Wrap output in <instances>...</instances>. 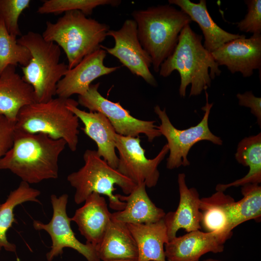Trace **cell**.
Instances as JSON below:
<instances>
[{
  "label": "cell",
  "mask_w": 261,
  "mask_h": 261,
  "mask_svg": "<svg viewBox=\"0 0 261 261\" xmlns=\"http://www.w3.org/2000/svg\"><path fill=\"white\" fill-rule=\"evenodd\" d=\"M84 165L67 176V181L75 189L74 200L80 204L95 192L108 197L109 206L116 211L122 210L126 203L119 200L114 186H118L126 194H129L137 185L111 167L101 158L97 150L87 149L84 153Z\"/></svg>",
  "instance_id": "7"
},
{
  "label": "cell",
  "mask_w": 261,
  "mask_h": 261,
  "mask_svg": "<svg viewBox=\"0 0 261 261\" xmlns=\"http://www.w3.org/2000/svg\"><path fill=\"white\" fill-rule=\"evenodd\" d=\"M17 42L31 55L29 64L22 67V78L33 88L36 102L50 100L56 95L58 82L69 69L67 64L60 62V47L33 31L21 36Z\"/></svg>",
  "instance_id": "6"
},
{
  "label": "cell",
  "mask_w": 261,
  "mask_h": 261,
  "mask_svg": "<svg viewBox=\"0 0 261 261\" xmlns=\"http://www.w3.org/2000/svg\"><path fill=\"white\" fill-rule=\"evenodd\" d=\"M30 3L29 0H0V19L9 33L15 38L21 35L18 24L19 16Z\"/></svg>",
  "instance_id": "30"
},
{
  "label": "cell",
  "mask_w": 261,
  "mask_h": 261,
  "mask_svg": "<svg viewBox=\"0 0 261 261\" xmlns=\"http://www.w3.org/2000/svg\"><path fill=\"white\" fill-rule=\"evenodd\" d=\"M99 86V83L91 84L85 94L78 96V103L89 111L104 115L119 135L138 137L144 134L149 142L161 135L155 124V121L143 120L133 117L119 102H114L103 97L98 91Z\"/></svg>",
  "instance_id": "9"
},
{
  "label": "cell",
  "mask_w": 261,
  "mask_h": 261,
  "mask_svg": "<svg viewBox=\"0 0 261 261\" xmlns=\"http://www.w3.org/2000/svg\"><path fill=\"white\" fill-rule=\"evenodd\" d=\"M106 53L104 50L100 48L84 57L73 68L68 69L57 85L56 95L58 97L68 99L73 94L83 95L94 80L119 68V66L104 65Z\"/></svg>",
  "instance_id": "15"
},
{
  "label": "cell",
  "mask_w": 261,
  "mask_h": 261,
  "mask_svg": "<svg viewBox=\"0 0 261 261\" xmlns=\"http://www.w3.org/2000/svg\"><path fill=\"white\" fill-rule=\"evenodd\" d=\"M40 191L21 181L19 186L12 191L4 203L0 206V252L5 250L16 252V246L10 243L7 238V232L15 221L14 210L17 205L26 202L40 203L37 199Z\"/></svg>",
  "instance_id": "26"
},
{
  "label": "cell",
  "mask_w": 261,
  "mask_h": 261,
  "mask_svg": "<svg viewBox=\"0 0 261 261\" xmlns=\"http://www.w3.org/2000/svg\"><path fill=\"white\" fill-rule=\"evenodd\" d=\"M138 249V261H166L164 246L169 242L163 218L148 224H126Z\"/></svg>",
  "instance_id": "22"
},
{
  "label": "cell",
  "mask_w": 261,
  "mask_h": 261,
  "mask_svg": "<svg viewBox=\"0 0 261 261\" xmlns=\"http://www.w3.org/2000/svg\"><path fill=\"white\" fill-rule=\"evenodd\" d=\"M203 261H223L219 260L214 259H212V258H209V259H207L206 260H203Z\"/></svg>",
  "instance_id": "35"
},
{
  "label": "cell",
  "mask_w": 261,
  "mask_h": 261,
  "mask_svg": "<svg viewBox=\"0 0 261 261\" xmlns=\"http://www.w3.org/2000/svg\"><path fill=\"white\" fill-rule=\"evenodd\" d=\"M145 188L143 183L137 185L127 196L116 194L126 206L122 210L112 213V218L125 224H148L162 219L165 212L152 202Z\"/></svg>",
  "instance_id": "21"
},
{
  "label": "cell",
  "mask_w": 261,
  "mask_h": 261,
  "mask_svg": "<svg viewBox=\"0 0 261 261\" xmlns=\"http://www.w3.org/2000/svg\"><path fill=\"white\" fill-rule=\"evenodd\" d=\"M202 39L189 24L186 25L179 35L173 53L160 65L159 73L162 77L170 76L175 70L179 72V93L181 97L185 96L189 84L191 85L189 97L200 95L221 72L211 53L204 47Z\"/></svg>",
  "instance_id": "2"
},
{
  "label": "cell",
  "mask_w": 261,
  "mask_h": 261,
  "mask_svg": "<svg viewBox=\"0 0 261 261\" xmlns=\"http://www.w3.org/2000/svg\"><path fill=\"white\" fill-rule=\"evenodd\" d=\"M67 145L43 133L15 130L13 145L0 159V170H8L29 184L58 177V160Z\"/></svg>",
  "instance_id": "1"
},
{
  "label": "cell",
  "mask_w": 261,
  "mask_h": 261,
  "mask_svg": "<svg viewBox=\"0 0 261 261\" xmlns=\"http://www.w3.org/2000/svg\"><path fill=\"white\" fill-rule=\"evenodd\" d=\"M132 15L141 44L150 57L153 70L158 72L174 50L181 31L192 21L187 14L170 4L134 10Z\"/></svg>",
  "instance_id": "3"
},
{
  "label": "cell",
  "mask_w": 261,
  "mask_h": 261,
  "mask_svg": "<svg viewBox=\"0 0 261 261\" xmlns=\"http://www.w3.org/2000/svg\"><path fill=\"white\" fill-rule=\"evenodd\" d=\"M211 54L219 65H225L232 73L240 72L244 77L252 75L261 67V34L248 38L242 36L218 48Z\"/></svg>",
  "instance_id": "13"
},
{
  "label": "cell",
  "mask_w": 261,
  "mask_h": 261,
  "mask_svg": "<svg viewBox=\"0 0 261 261\" xmlns=\"http://www.w3.org/2000/svg\"><path fill=\"white\" fill-rule=\"evenodd\" d=\"M53 216L50 222L44 224L34 220L33 226L37 230H44L50 236L52 246L46 255L48 261L61 255L66 247L72 248L82 255L87 261H100L96 248L91 244L80 242L75 237L71 227V218L66 212L68 195L51 196Z\"/></svg>",
  "instance_id": "11"
},
{
  "label": "cell",
  "mask_w": 261,
  "mask_h": 261,
  "mask_svg": "<svg viewBox=\"0 0 261 261\" xmlns=\"http://www.w3.org/2000/svg\"><path fill=\"white\" fill-rule=\"evenodd\" d=\"M107 35L114 38L115 45L112 47L101 45V48L116 58L132 73L156 87L157 81L149 70L152 60L139 40L135 21L127 19L119 29H109Z\"/></svg>",
  "instance_id": "12"
},
{
  "label": "cell",
  "mask_w": 261,
  "mask_h": 261,
  "mask_svg": "<svg viewBox=\"0 0 261 261\" xmlns=\"http://www.w3.org/2000/svg\"><path fill=\"white\" fill-rule=\"evenodd\" d=\"M78 102L69 98L67 108L84 124L85 133L96 144L99 155L112 168L116 169L118 158L116 153L114 128L107 118L97 112H87L78 108Z\"/></svg>",
  "instance_id": "16"
},
{
  "label": "cell",
  "mask_w": 261,
  "mask_h": 261,
  "mask_svg": "<svg viewBox=\"0 0 261 261\" xmlns=\"http://www.w3.org/2000/svg\"><path fill=\"white\" fill-rule=\"evenodd\" d=\"M236 160L249 167L248 173L243 177L227 184H218L217 191H224L231 187L243 186L261 182V133L243 139L238 144L235 154Z\"/></svg>",
  "instance_id": "24"
},
{
  "label": "cell",
  "mask_w": 261,
  "mask_h": 261,
  "mask_svg": "<svg viewBox=\"0 0 261 261\" xmlns=\"http://www.w3.org/2000/svg\"><path fill=\"white\" fill-rule=\"evenodd\" d=\"M243 198L231 204L229 231L246 221H259L261 217V187L259 184H248L242 186Z\"/></svg>",
  "instance_id": "27"
},
{
  "label": "cell",
  "mask_w": 261,
  "mask_h": 261,
  "mask_svg": "<svg viewBox=\"0 0 261 261\" xmlns=\"http://www.w3.org/2000/svg\"><path fill=\"white\" fill-rule=\"evenodd\" d=\"M177 182L180 195L178 206L175 211L167 213L163 218L169 241L176 236L180 229L188 232L201 229V199L197 190L188 187L184 173L178 174Z\"/></svg>",
  "instance_id": "17"
},
{
  "label": "cell",
  "mask_w": 261,
  "mask_h": 261,
  "mask_svg": "<svg viewBox=\"0 0 261 261\" xmlns=\"http://www.w3.org/2000/svg\"><path fill=\"white\" fill-rule=\"evenodd\" d=\"M170 4L175 5L187 14L191 21L196 22L204 38V47L211 53L225 44L241 37L242 35L228 32L219 27L210 16L205 0L198 3L190 0H169Z\"/></svg>",
  "instance_id": "20"
},
{
  "label": "cell",
  "mask_w": 261,
  "mask_h": 261,
  "mask_svg": "<svg viewBox=\"0 0 261 261\" xmlns=\"http://www.w3.org/2000/svg\"><path fill=\"white\" fill-rule=\"evenodd\" d=\"M109 30L108 25L75 10L65 13L55 23L47 21L42 35L45 41L54 42L63 50L71 69L101 48Z\"/></svg>",
  "instance_id": "4"
},
{
  "label": "cell",
  "mask_w": 261,
  "mask_h": 261,
  "mask_svg": "<svg viewBox=\"0 0 261 261\" xmlns=\"http://www.w3.org/2000/svg\"><path fill=\"white\" fill-rule=\"evenodd\" d=\"M69 98H53L22 107L15 124L16 131L43 133L54 139H63L72 151L77 149L79 120L67 106Z\"/></svg>",
  "instance_id": "5"
},
{
  "label": "cell",
  "mask_w": 261,
  "mask_h": 261,
  "mask_svg": "<svg viewBox=\"0 0 261 261\" xmlns=\"http://www.w3.org/2000/svg\"><path fill=\"white\" fill-rule=\"evenodd\" d=\"M15 122L0 115V159L12 147L14 139Z\"/></svg>",
  "instance_id": "32"
},
{
  "label": "cell",
  "mask_w": 261,
  "mask_h": 261,
  "mask_svg": "<svg viewBox=\"0 0 261 261\" xmlns=\"http://www.w3.org/2000/svg\"><path fill=\"white\" fill-rule=\"evenodd\" d=\"M232 233L203 232L199 230L175 236L165 245L167 261H199L204 254L223 251L224 244Z\"/></svg>",
  "instance_id": "14"
},
{
  "label": "cell",
  "mask_w": 261,
  "mask_h": 261,
  "mask_svg": "<svg viewBox=\"0 0 261 261\" xmlns=\"http://www.w3.org/2000/svg\"><path fill=\"white\" fill-rule=\"evenodd\" d=\"M85 204L77 209L71 221L75 222L87 243L96 247L102 240L112 220L105 198L93 192L85 200Z\"/></svg>",
  "instance_id": "18"
},
{
  "label": "cell",
  "mask_w": 261,
  "mask_h": 261,
  "mask_svg": "<svg viewBox=\"0 0 261 261\" xmlns=\"http://www.w3.org/2000/svg\"><path fill=\"white\" fill-rule=\"evenodd\" d=\"M236 97L238 99L239 104L248 107L251 113L257 118V123L261 126V98L254 95L252 91H246L243 94L238 93Z\"/></svg>",
  "instance_id": "33"
},
{
  "label": "cell",
  "mask_w": 261,
  "mask_h": 261,
  "mask_svg": "<svg viewBox=\"0 0 261 261\" xmlns=\"http://www.w3.org/2000/svg\"><path fill=\"white\" fill-rule=\"evenodd\" d=\"M31 58L29 50L17 43L16 38L9 33L0 19V73L9 65L15 66L19 64L26 66Z\"/></svg>",
  "instance_id": "28"
},
{
  "label": "cell",
  "mask_w": 261,
  "mask_h": 261,
  "mask_svg": "<svg viewBox=\"0 0 261 261\" xmlns=\"http://www.w3.org/2000/svg\"><path fill=\"white\" fill-rule=\"evenodd\" d=\"M36 102L32 87L9 65L0 73V115L15 122L20 110Z\"/></svg>",
  "instance_id": "19"
},
{
  "label": "cell",
  "mask_w": 261,
  "mask_h": 261,
  "mask_svg": "<svg viewBox=\"0 0 261 261\" xmlns=\"http://www.w3.org/2000/svg\"><path fill=\"white\" fill-rule=\"evenodd\" d=\"M104 261H138V259H116L108 260Z\"/></svg>",
  "instance_id": "34"
},
{
  "label": "cell",
  "mask_w": 261,
  "mask_h": 261,
  "mask_svg": "<svg viewBox=\"0 0 261 261\" xmlns=\"http://www.w3.org/2000/svg\"><path fill=\"white\" fill-rule=\"evenodd\" d=\"M115 139L119 154L117 170L136 185L144 183L148 188L155 187L160 177L158 166L169 152L168 145L165 144L154 158L148 159L139 136L116 133Z\"/></svg>",
  "instance_id": "10"
},
{
  "label": "cell",
  "mask_w": 261,
  "mask_h": 261,
  "mask_svg": "<svg viewBox=\"0 0 261 261\" xmlns=\"http://www.w3.org/2000/svg\"><path fill=\"white\" fill-rule=\"evenodd\" d=\"M95 248L102 261L138 258L136 244L126 224L112 218L102 240Z\"/></svg>",
  "instance_id": "23"
},
{
  "label": "cell",
  "mask_w": 261,
  "mask_h": 261,
  "mask_svg": "<svg viewBox=\"0 0 261 261\" xmlns=\"http://www.w3.org/2000/svg\"><path fill=\"white\" fill-rule=\"evenodd\" d=\"M234 199L223 191L200 199L201 226L206 232L232 233L229 231L230 208Z\"/></svg>",
  "instance_id": "25"
},
{
  "label": "cell",
  "mask_w": 261,
  "mask_h": 261,
  "mask_svg": "<svg viewBox=\"0 0 261 261\" xmlns=\"http://www.w3.org/2000/svg\"></svg>",
  "instance_id": "36"
},
{
  "label": "cell",
  "mask_w": 261,
  "mask_h": 261,
  "mask_svg": "<svg viewBox=\"0 0 261 261\" xmlns=\"http://www.w3.org/2000/svg\"><path fill=\"white\" fill-rule=\"evenodd\" d=\"M206 102L202 108L204 115L198 124L185 130L176 129L171 123L165 108L161 110L159 105L154 107V112L160 120L157 126L160 132L167 141L170 154L167 159V169L172 170L181 166L190 165L187 156L191 147L196 143L203 141H209L215 145H221L222 140L214 135L208 127V117L213 103L208 102V95L205 90Z\"/></svg>",
  "instance_id": "8"
},
{
  "label": "cell",
  "mask_w": 261,
  "mask_h": 261,
  "mask_svg": "<svg viewBox=\"0 0 261 261\" xmlns=\"http://www.w3.org/2000/svg\"><path fill=\"white\" fill-rule=\"evenodd\" d=\"M118 0H46L38 8L40 14H58L72 11H80L85 14L90 15L94 8L99 6L119 5Z\"/></svg>",
  "instance_id": "29"
},
{
  "label": "cell",
  "mask_w": 261,
  "mask_h": 261,
  "mask_svg": "<svg viewBox=\"0 0 261 261\" xmlns=\"http://www.w3.org/2000/svg\"><path fill=\"white\" fill-rule=\"evenodd\" d=\"M247 13L244 18L238 23L237 27L243 32L261 33V0H246Z\"/></svg>",
  "instance_id": "31"
}]
</instances>
